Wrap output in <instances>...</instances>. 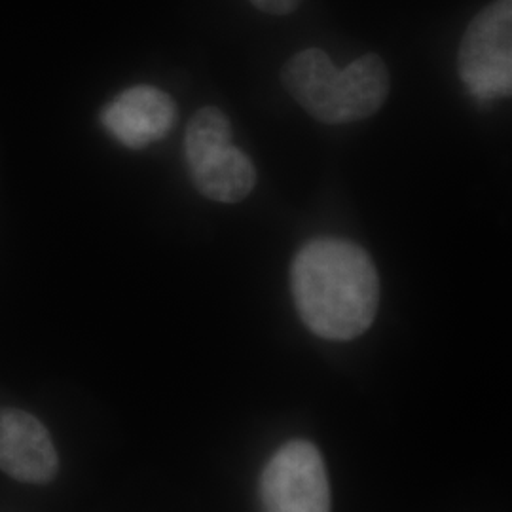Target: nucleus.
<instances>
[{
    "mask_svg": "<svg viewBox=\"0 0 512 512\" xmlns=\"http://www.w3.org/2000/svg\"><path fill=\"white\" fill-rule=\"evenodd\" d=\"M294 306L317 336L348 342L372 325L380 277L363 247L346 239H313L291 266Z\"/></svg>",
    "mask_w": 512,
    "mask_h": 512,
    "instance_id": "nucleus-1",
    "label": "nucleus"
},
{
    "mask_svg": "<svg viewBox=\"0 0 512 512\" xmlns=\"http://www.w3.org/2000/svg\"><path fill=\"white\" fill-rule=\"evenodd\" d=\"M281 80L310 116L334 126L370 118L389 93V73L376 54L361 55L340 71L327 52L310 48L285 63Z\"/></svg>",
    "mask_w": 512,
    "mask_h": 512,
    "instance_id": "nucleus-2",
    "label": "nucleus"
},
{
    "mask_svg": "<svg viewBox=\"0 0 512 512\" xmlns=\"http://www.w3.org/2000/svg\"><path fill=\"white\" fill-rule=\"evenodd\" d=\"M458 71L478 103L511 95L512 0H495L469 23L459 44Z\"/></svg>",
    "mask_w": 512,
    "mask_h": 512,
    "instance_id": "nucleus-3",
    "label": "nucleus"
},
{
    "mask_svg": "<svg viewBox=\"0 0 512 512\" xmlns=\"http://www.w3.org/2000/svg\"><path fill=\"white\" fill-rule=\"evenodd\" d=\"M264 512H330L325 461L308 440L283 444L260 476Z\"/></svg>",
    "mask_w": 512,
    "mask_h": 512,
    "instance_id": "nucleus-4",
    "label": "nucleus"
},
{
    "mask_svg": "<svg viewBox=\"0 0 512 512\" xmlns=\"http://www.w3.org/2000/svg\"><path fill=\"white\" fill-rule=\"evenodd\" d=\"M0 471L10 478L46 486L59 473V456L46 425L37 416L0 406Z\"/></svg>",
    "mask_w": 512,
    "mask_h": 512,
    "instance_id": "nucleus-5",
    "label": "nucleus"
},
{
    "mask_svg": "<svg viewBox=\"0 0 512 512\" xmlns=\"http://www.w3.org/2000/svg\"><path fill=\"white\" fill-rule=\"evenodd\" d=\"M177 107L171 95L154 86H133L101 110V124L120 145L141 150L164 139L175 126Z\"/></svg>",
    "mask_w": 512,
    "mask_h": 512,
    "instance_id": "nucleus-6",
    "label": "nucleus"
},
{
    "mask_svg": "<svg viewBox=\"0 0 512 512\" xmlns=\"http://www.w3.org/2000/svg\"><path fill=\"white\" fill-rule=\"evenodd\" d=\"M188 169L198 192L213 202L238 203L255 188V165L234 145L205 154Z\"/></svg>",
    "mask_w": 512,
    "mask_h": 512,
    "instance_id": "nucleus-7",
    "label": "nucleus"
},
{
    "mask_svg": "<svg viewBox=\"0 0 512 512\" xmlns=\"http://www.w3.org/2000/svg\"><path fill=\"white\" fill-rule=\"evenodd\" d=\"M234 131L228 116L217 107L198 110L184 135V158L186 165L198 162L205 154L219 148L234 145Z\"/></svg>",
    "mask_w": 512,
    "mask_h": 512,
    "instance_id": "nucleus-8",
    "label": "nucleus"
},
{
    "mask_svg": "<svg viewBox=\"0 0 512 512\" xmlns=\"http://www.w3.org/2000/svg\"><path fill=\"white\" fill-rule=\"evenodd\" d=\"M256 10L270 16H287L298 8L300 0H249Z\"/></svg>",
    "mask_w": 512,
    "mask_h": 512,
    "instance_id": "nucleus-9",
    "label": "nucleus"
}]
</instances>
